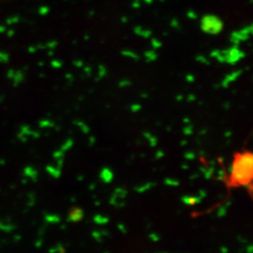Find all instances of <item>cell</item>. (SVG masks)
<instances>
[{"mask_svg":"<svg viewBox=\"0 0 253 253\" xmlns=\"http://www.w3.org/2000/svg\"><path fill=\"white\" fill-rule=\"evenodd\" d=\"M253 157L250 151L235 154L228 185L231 188L243 187L251 184L253 180Z\"/></svg>","mask_w":253,"mask_h":253,"instance_id":"cell-1","label":"cell"}]
</instances>
